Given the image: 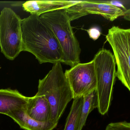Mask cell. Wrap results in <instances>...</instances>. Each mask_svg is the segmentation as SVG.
<instances>
[{"instance_id":"6da1fadb","label":"cell","mask_w":130,"mask_h":130,"mask_svg":"<svg viewBox=\"0 0 130 130\" xmlns=\"http://www.w3.org/2000/svg\"><path fill=\"white\" fill-rule=\"evenodd\" d=\"M22 51L31 53L41 64L63 63L59 42L40 17L31 15L22 20Z\"/></svg>"},{"instance_id":"7a4b0ae2","label":"cell","mask_w":130,"mask_h":130,"mask_svg":"<svg viewBox=\"0 0 130 130\" xmlns=\"http://www.w3.org/2000/svg\"><path fill=\"white\" fill-rule=\"evenodd\" d=\"M36 95L44 96L51 108L50 121L58 123L68 104L73 99L61 63L54 64L45 77L39 80Z\"/></svg>"},{"instance_id":"3957f363","label":"cell","mask_w":130,"mask_h":130,"mask_svg":"<svg viewBox=\"0 0 130 130\" xmlns=\"http://www.w3.org/2000/svg\"><path fill=\"white\" fill-rule=\"evenodd\" d=\"M66 9L48 12L40 17L51 29L59 42L63 53V63L72 67L80 63L81 49Z\"/></svg>"},{"instance_id":"277c9868","label":"cell","mask_w":130,"mask_h":130,"mask_svg":"<svg viewBox=\"0 0 130 130\" xmlns=\"http://www.w3.org/2000/svg\"><path fill=\"white\" fill-rule=\"evenodd\" d=\"M93 60L96 79L97 108L101 115H104L108 111L112 100L116 63L112 53L103 48L98 51Z\"/></svg>"},{"instance_id":"5b68a950","label":"cell","mask_w":130,"mask_h":130,"mask_svg":"<svg viewBox=\"0 0 130 130\" xmlns=\"http://www.w3.org/2000/svg\"><path fill=\"white\" fill-rule=\"evenodd\" d=\"M22 20L11 8L4 7L0 14V48L7 59L15 60L22 52Z\"/></svg>"},{"instance_id":"8992f818","label":"cell","mask_w":130,"mask_h":130,"mask_svg":"<svg viewBox=\"0 0 130 130\" xmlns=\"http://www.w3.org/2000/svg\"><path fill=\"white\" fill-rule=\"evenodd\" d=\"M112 48L117 71L116 77L130 91V29L112 26L106 36Z\"/></svg>"},{"instance_id":"52a82bcc","label":"cell","mask_w":130,"mask_h":130,"mask_svg":"<svg viewBox=\"0 0 130 130\" xmlns=\"http://www.w3.org/2000/svg\"><path fill=\"white\" fill-rule=\"evenodd\" d=\"M73 99L83 97L96 89V79L93 60L79 63L64 73Z\"/></svg>"},{"instance_id":"ba28073f","label":"cell","mask_w":130,"mask_h":130,"mask_svg":"<svg viewBox=\"0 0 130 130\" xmlns=\"http://www.w3.org/2000/svg\"><path fill=\"white\" fill-rule=\"evenodd\" d=\"M66 11L71 21L91 14L100 15L111 22L124 16L126 11L109 4L90 1H83L67 8Z\"/></svg>"},{"instance_id":"9c48e42d","label":"cell","mask_w":130,"mask_h":130,"mask_svg":"<svg viewBox=\"0 0 130 130\" xmlns=\"http://www.w3.org/2000/svg\"><path fill=\"white\" fill-rule=\"evenodd\" d=\"M83 1H29L22 5L23 10L31 15L40 17L46 13L67 9Z\"/></svg>"},{"instance_id":"30bf717a","label":"cell","mask_w":130,"mask_h":130,"mask_svg":"<svg viewBox=\"0 0 130 130\" xmlns=\"http://www.w3.org/2000/svg\"><path fill=\"white\" fill-rule=\"evenodd\" d=\"M29 98L17 90L0 89V114L7 116L11 112L25 108Z\"/></svg>"},{"instance_id":"8fae6325","label":"cell","mask_w":130,"mask_h":130,"mask_svg":"<svg viewBox=\"0 0 130 130\" xmlns=\"http://www.w3.org/2000/svg\"><path fill=\"white\" fill-rule=\"evenodd\" d=\"M25 111L29 117L36 121L42 122L50 121L51 108L44 96L36 94L29 97Z\"/></svg>"},{"instance_id":"7c38bea8","label":"cell","mask_w":130,"mask_h":130,"mask_svg":"<svg viewBox=\"0 0 130 130\" xmlns=\"http://www.w3.org/2000/svg\"><path fill=\"white\" fill-rule=\"evenodd\" d=\"M7 116L25 130H53L58 125L51 121L42 122L34 120L26 114L25 108L11 112Z\"/></svg>"},{"instance_id":"4fadbf2b","label":"cell","mask_w":130,"mask_h":130,"mask_svg":"<svg viewBox=\"0 0 130 130\" xmlns=\"http://www.w3.org/2000/svg\"><path fill=\"white\" fill-rule=\"evenodd\" d=\"M77 130H82L86 124L89 114L98 106V100L96 90L83 97Z\"/></svg>"},{"instance_id":"5bb4252c","label":"cell","mask_w":130,"mask_h":130,"mask_svg":"<svg viewBox=\"0 0 130 130\" xmlns=\"http://www.w3.org/2000/svg\"><path fill=\"white\" fill-rule=\"evenodd\" d=\"M83 101V97L73 99L64 130H77Z\"/></svg>"},{"instance_id":"9a60e30c","label":"cell","mask_w":130,"mask_h":130,"mask_svg":"<svg viewBox=\"0 0 130 130\" xmlns=\"http://www.w3.org/2000/svg\"><path fill=\"white\" fill-rule=\"evenodd\" d=\"M106 130H130V123L126 121L112 122L106 126Z\"/></svg>"},{"instance_id":"2e32d148","label":"cell","mask_w":130,"mask_h":130,"mask_svg":"<svg viewBox=\"0 0 130 130\" xmlns=\"http://www.w3.org/2000/svg\"><path fill=\"white\" fill-rule=\"evenodd\" d=\"M87 32L90 38L94 41L98 39L101 35L100 31L96 28H90L87 30Z\"/></svg>"},{"instance_id":"e0dca14e","label":"cell","mask_w":130,"mask_h":130,"mask_svg":"<svg viewBox=\"0 0 130 130\" xmlns=\"http://www.w3.org/2000/svg\"><path fill=\"white\" fill-rule=\"evenodd\" d=\"M99 3H102L106 4L112 5L116 7H117L120 8V9L124 10V11H126L127 10L125 7L121 3L118 1H98Z\"/></svg>"},{"instance_id":"ac0fdd59","label":"cell","mask_w":130,"mask_h":130,"mask_svg":"<svg viewBox=\"0 0 130 130\" xmlns=\"http://www.w3.org/2000/svg\"><path fill=\"white\" fill-rule=\"evenodd\" d=\"M130 9H128L127 10V11L125 12V14L123 16L125 19L130 21Z\"/></svg>"}]
</instances>
